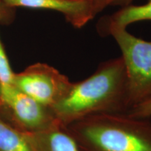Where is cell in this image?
<instances>
[{
  "mask_svg": "<svg viewBox=\"0 0 151 151\" xmlns=\"http://www.w3.org/2000/svg\"><path fill=\"white\" fill-rule=\"evenodd\" d=\"M129 109L126 70L122 57L101 62L83 81L72 83L70 90L52 108L62 127L104 113H125Z\"/></svg>",
  "mask_w": 151,
  "mask_h": 151,
  "instance_id": "obj_1",
  "label": "cell"
},
{
  "mask_svg": "<svg viewBox=\"0 0 151 151\" xmlns=\"http://www.w3.org/2000/svg\"><path fill=\"white\" fill-rule=\"evenodd\" d=\"M129 116L137 118H149L151 117V99L130 109L127 113Z\"/></svg>",
  "mask_w": 151,
  "mask_h": 151,
  "instance_id": "obj_11",
  "label": "cell"
},
{
  "mask_svg": "<svg viewBox=\"0 0 151 151\" xmlns=\"http://www.w3.org/2000/svg\"><path fill=\"white\" fill-rule=\"evenodd\" d=\"M109 35L122 52L130 109L151 99V41L136 37L126 29L113 30Z\"/></svg>",
  "mask_w": 151,
  "mask_h": 151,
  "instance_id": "obj_3",
  "label": "cell"
},
{
  "mask_svg": "<svg viewBox=\"0 0 151 151\" xmlns=\"http://www.w3.org/2000/svg\"><path fill=\"white\" fill-rule=\"evenodd\" d=\"M1 101H0V107H1Z\"/></svg>",
  "mask_w": 151,
  "mask_h": 151,
  "instance_id": "obj_15",
  "label": "cell"
},
{
  "mask_svg": "<svg viewBox=\"0 0 151 151\" xmlns=\"http://www.w3.org/2000/svg\"><path fill=\"white\" fill-rule=\"evenodd\" d=\"M142 20H151V0L143 5L124 6L111 16L103 17L97 25V31L105 37L113 30L126 29L129 24Z\"/></svg>",
  "mask_w": 151,
  "mask_h": 151,
  "instance_id": "obj_8",
  "label": "cell"
},
{
  "mask_svg": "<svg viewBox=\"0 0 151 151\" xmlns=\"http://www.w3.org/2000/svg\"><path fill=\"white\" fill-rule=\"evenodd\" d=\"M11 85L38 102L52 109L65 97L72 82L51 66L36 63L22 72L15 73Z\"/></svg>",
  "mask_w": 151,
  "mask_h": 151,
  "instance_id": "obj_5",
  "label": "cell"
},
{
  "mask_svg": "<svg viewBox=\"0 0 151 151\" xmlns=\"http://www.w3.org/2000/svg\"><path fill=\"white\" fill-rule=\"evenodd\" d=\"M83 151H151V120L127 113L90 116L64 127Z\"/></svg>",
  "mask_w": 151,
  "mask_h": 151,
  "instance_id": "obj_2",
  "label": "cell"
},
{
  "mask_svg": "<svg viewBox=\"0 0 151 151\" xmlns=\"http://www.w3.org/2000/svg\"><path fill=\"white\" fill-rule=\"evenodd\" d=\"M11 9L4 4L2 0H0V20L6 18L8 16L9 9Z\"/></svg>",
  "mask_w": 151,
  "mask_h": 151,
  "instance_id": "obj_13",
  "label": "cell"
},
{
  "mask_svg": "<svg viewBox=\"0 0 151 151\" xmlns=\"http://www.w3.org/2000/svg\"><path fill=\"white\" fill-rule=\"evenodd\" d=\"M92 1H93L96 10H97V13L99 14L106 7L108 6H111L114 0H92Z\"/></svg>",
  "mask_w": 151,
  "mask_h": 151,
  "instance_id": "obj_12",
  "label": "cell"
},
{
  "mask_svg": "<svg viewBox=\"0 0 151 151\" xmlns=\"http://www.w3.org/2000/svg\"><path fill=\"white\" fill-rule=\"evenodd\" d=\"M15 73L9 65L8 58L6 54L1 39H0V83L4 84H12Z\"/></svg>",
  "mask_w": 151,
  "mask_h": 151,
  "instance_id": "obj_10",
  "label": "cell"
},
{
  "mask_svg": "<svg viewBox=\"0 0 151 151\" xmlns=\"http://www.w3.org/2000/svg\"><path fill=\"white\" fill-rule=\"evenodd\" d=\"M6 6L31 9H48L61 13L67 22L81 28L98 13L92 0H2Z\"/></svg>",
  "mask_w": 151,
  "mask_h": 151,
  "instance_id": "obj_6",
  "label": "cell"
},
{
  "mask_svg": "<svg viewBox=\"0 0 151 151\" xmlns=\"http://www.w3.org/2000/svg\"><path fill=\"white\" fill-rule=\"evenodd\" d=\"M132 1L133 0H114L111 6H120L122 7L124 6L131 4Z\"/></svg>",
  "mask_w": 151,
  "mask_h": 151,
  "instance_id": "obj_14",
  "label": "cell"
},
{
  "mask_svg": "<svg viewBox=\"0 0 151 151\" xmlns=\"http://www.w3.org/2000/svg\"><path fill=\"white\" fill-rule=\"evenodd\" d=\"M0 116L22 132L35 133L60 125L50 107L11 84L0 83Z\"/></svg>",
  "mask_w": 151,
  "mask_h": 151,
  "instance_id": "obj_4",
  "label": "cell"
},
{
  "mask_svg": "<svg viewBox=\"0 0 151 151\" xmlns=\"http://www.w3.org/2000/svg\"><path fill=\"white\" fill-rule=\"evenodd\" d=\"M22 134L33 151H83L61 125L42 132Z\"/></svg>",
  "mask_w": 151,
  "mask_h": 151,
  "instance_id": "obj_7",
  "label": "cell"
},
{
  "mask_svg": "<svg viewBox=\"0 0 151 151\" xmlns=\"http://www.w3.org/2000/svg\"><path fill=\"white\" fill-rule=\"evenodd\" d=\"M0 151H33L20 130L0 116Z\"/></svg>",
  "mask_w": 151,
  "mask_h": 151,
  "instance_id": "obj_9",
  "label": "cell"
}]
</instances>
